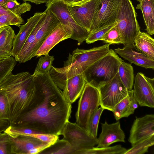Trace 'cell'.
Wrapping results in <instances>:
<instances>
[{"mask_svg": "<svg viewBox=\"0 0 154 154\" xmlns=\"http://www.w3.org/2000/svg\"><path fill=\"white\" fill-rule=\"evenodd\" d=\"M16 35L10 26L0 28V58L11 57L13 43Z\"/></svg>", "mask_w": 154, "mask_h": 154, "instance_id": "cell-22", "label": "cell"}, {"mask_svg": "<svg viewBox=\"0 0 154 154\" xmlns=\"http://www.w3.org/2000/svg\"><path fill=\"white\" fill-rule=\"evenodd\" d=\"M134 45L138 51L154 60V40L149 34L140 31L135 38Z\"/></svg>", "mask_w": 154, "mask_h": 154, "instance_id": "cell-24", "label": "cell"}, {"mask_svg": "<svg viewBox=\"0 0 154 154\" xmlns=\"http://www.w3.org/2000/svg\"><path fill=\"white\" fill-rule=\"evenodd\" d=\"M121 0H101V6L92 23L90 32L116 23Z\"/></svg>", "mask_w": 154, "mask_h": 154, "instance_id": "cell-12", "label": "cell"}, {"mask_svg": "<svg viewBox=\"0 0 154 154\" xmlns=\"http://www.w3.org/2000/svg\"><path fill=\"white\" fill-rule=\"evenodd\" d=\"M71 30L68 26L59 22L45 38L34 55L35 57L49 54L50 50L60 42L71 38Z\"/></svg>", "mask_w": 154, "mask_h": 154, "instance_id": "cell-14", "label": "cell"}, {"mask_svg": "<svg viewBox=\"0 0 154 154\" xmlns=\"http://www.w3.org/2000/svg\"><path fill=\"white\" fill-rule=\"evenodd\" d=\"M116 25L110 29L100 39L107 44H123V38L116 26Z\"/></svg>", "mask_w": 154, "mask_h": 154, "instance_id": "cell-35", "label": "cell"}, {"mask_svg": "<svg viewBox=\"0 0 154 154\" xmlns=\"http://www.w3.org/2000/svg\"><path fill=\"white\" fill-rule=\"evenodd\" d=\"M117 23L116 22L114 24L99 28L90 32L85 40L87 44H91L100 40L107 32Z\"/></svg>", "mask_w": 154, "mask_h": 154, "instance_id": "cell-36", "label": "cell"}, {"mask_svg": "<svg viewBox=\"0 0 154 154\" xmlns=\"http://www.w3.org/2000/svg\"><path fill=\"white\" fill-rule=\"evenodd\" d=\"M0 119L8 120V107L7 101L5 95L0 92Z\"/></svg>", "mask_w": 154, "mask_h": 154, "instance_id": "cell-39", "label": "cell"}, {"mask_svg": "<svg viewBox=\"0 0 154 154\" xmlns=\"http://www.w3.org/2000/svg\"><path fill=\"white\" fill-rule=\"evenodd\" d=\"M104 109L100 106L98 108L91 116L89 121L88 132L93 137L97 138L100 119Z\"/></svg>", "mask_w": 154, "mask_h": 154, "instance_id": "cell-34", "label": "cell"}, {"mask_svg": "<svg viewBox=\"0 0 154 154\" xmlns=\"http://www.w3.org/2000/svg\"><path fill=\"white\" fill-rule=\"evenodd\" d=\"M49 72L34 76L33 94L27 110L11 125L29 128L42 133L61 135L70 117L72 106Z\"/></svg>", "mask_w": 154, "mask_h": 154, "instance_id": "cell-1", "label": "cell"}, {"mask_svg": "<svg viewBox=\"0 0 154 154\" xmlns=\"http://www.w3.org/2000/svg\"><path fill=\"white\" fill-rule=\"evenodd\" d=\"M10 125L8 120L0 119V133L4 131Z\"/></svg>", "mask_w": 154, "mask_h": 154, "instance_id": "cell-42", "label": "cell"}, {"mask_svg": "<svg viewBox=\"0 0 154 154\" xmlns=\"http://www.w3.org/2000/svg\"><path fill=\"white\" fill-rule=\"evenodd\" d=\"M75 151V150L66 140L63 139H58L39 154H74Z\"/></svg>", "mask_w": 154, "mask_h": 154, "instance_id": "cell-27", "label": "cell"}, {"mask_svg": "<svg viewBox=\"0 0 154 154\" xmlns=\"http://www.w3.org/2000/svg\"><path fill=\"white\" fill-rule=\"evenodd\" d=\"M61 135L75 151L90 149L97 144V138L92 137L86 130L76 123H73L69 121L64 126Z\"/></svg>", "mask_w": 154, "mask_h": 154, "instance_id": "cell-9", "label": "cell"}, {"mask_svg": "<svg viewBox=\"0 0 154 154\" xmlns=\"http://www.w3.org/2000/svg\"><path fill=\"white\" fill-rule=\"evenodd\" d=\"M122 60L115 51L109 52L87 68L83 73L86 83L98 88L111 81L118 72Z\"/></svg>", "mask_w": 154, "mask_h": 154, "instance_id": "cell-3", "label": "cell"}, {"mask_svg": "<svg viewBox=\"0 0 154 154\" xmlns=\"http://www.w3.org/2000/svg\"><path fill=\"white\" fill-rule=\"evenodd\" d=\"M3 7L20 16L22 14L30 11L31 8L29 3L24 2L20 4L17 0L9 1Z\"/></svg>", "mask_w": 154, "mask_h": 154, "instance_id": "cell-33", "label": "cell"}, {"mask_svg": "<svg viewBox=\"0 0 154 154\" xmlns=\"http://www.w3.org/2000/svg\"><path fill=\"white\" fill-rule=\"evenodd\" d=\"M11 154H28L31 149L46 143L30 136L11 137Z\"/></svg>", "mask_w": 154, "mask_h": 154, "instance_id": "cell-20", "label": "cell"}, {"mask_svg": "<svg viewBox=\"0 0 154 154\" xmlns=\"http://www.w3.org/2000/svg\"><path fill=\"white\" fill-rule=\"evenodd\" d=\"M154 135V115L136 117L131 126L128 141L132 146L143 139Z\"/></svg>", "mask_w": 154, "mask_h": 154, "instance_id": "cell-13", "label": "cell"}, {"mask_svg": "<svg viewBox=\"0 0 154 154\" xmlns=\"http://www.w3.org/2000/svg\"><path fill=\"white\" fill-rule=\"evenodd\" d=\"M54 59V57L49 54L41 56L33 75L45 74L49 72Z\"/></svg>", "mask_w": 154, "mask_h": 154, "instance_id": "cell-31", "label": "cell"}, {"mask_svg": "<svg viewBox=\"0 0 154 154\" xmlns=\"http://www.w3.org/2000/svg\"><path fill=\"white\" fill-rule=\"evenodd\" d=\"M110 44H107L89 49L77 48L69 54L64 66L61 68L67 75L75 76L82 73L89 66L106 55Z\"/></svg>", "mask_w": 154, "mask_h": 154, "instance_id": "cell-4", "label": "cell"}, {"mask_svg": "<svg viewBox=\"0 0 154 154\" xmlns=\"http://www.w3.org/2000/svg\"><path fill=\"white\" fill-rule=\"evenodd\" d=\"M134 97L141 106L154 107V79L138 72L134 78Z\"/></svg>", "mask_w": 154, "mask_h": 154, "instance_id": "cell-11", "label": "cell"}, {"mask_svg": "<svg viewBox=\"0 0 154 154\" xmlns=\"http://www.w3.org/2000/svg\"><path fill=\"white\" fill-rule=\"evenodd\" d=\"M116 21V26L123 38L124 45H134V40L140 31V27L131 0H121Z\"/></svg>", "mask_w": 154, "mask_h": 154, "instance_id": "cell-5", "label": "cell"}, {"mask_svg": "<svg viewBox=\"0 0 154 154\" xmlns=\"http://www.w3.org/2000/svg\"><path fill=\"white\" fill-rule=\"evenodd\" d=\"M154 144V135L138 142L127 149L124 154H143L147 152L149 147Z\"/></svg>", "mask_w": 154, "mask_h": 154, "instance_id": "cell-29", "label": "cell"}, {"mask_svg": "<svg viewBox=\"0 0 154 154\" xmlns=\"http://www.w3.org/2000/svg\"><path fill=\"white\" fill-rule=\"evenodd\" d=\"M16 63L15 59L13 57L0 58V85L12 73Z\"/></svg>", "mask_w": 154, "mask_h": 154, "instance_id": "cell-30", "label": "cell"}, {"mask_svg": "<svg viewBox=\"0 0 154 154\" xmlns=\"http://www.w3.org/2000/svg\"><path fill=\"white\" fill-rule=\"evenodd\" d=\"M101 6V0H89L79 5L68 6V7L75 22L90 32L93 21Z\"/></svg>", "mask_w": 154, "mask_h": 154, "instance_id": "cell-10", "label": "cell"}, {"mask_svg": "<svg viewBox=\"0 0 154 154\" xmlns=\"http://www.w3.org/2000/svg\"><path fill=\"white\" fill-rule=\"evenodd\" d=\"M46 16L42 26L37 32L34 42L30 48L25 63L34 57V55L52 29L60 22L57 17L47 8Z\"/></svg>", "mask_w": 154, "mask_h": 154, "instance_id": "cell-17", "label": "cell"}, {"mask_svg": "<svg viewBox=\"0 0 154 154\" xmlns=\"http://www.w3.org/2000/svg\"><path fill=\"white\" fill-rule=\"evenodd\" d=\"M138 107V104L133 95V90L130 91L126 97L114 107L112 112L116 121L124 117H128L133 114Z\"/></svg>", "mask_w": 154, "mask_h": 154, "instance_id": "cell-21", "label": "cell"}, {"mask_svg": "<svg viewBox=\"0 0 154 154\" xmlns=\"http://www.w3.org/2000/svg\"><path fill=\"white\" fill-rule=\"evenodd\" d=\"M0 154H11L10 137L4 131L0 133Z\"/></svg>", "mask_w": 154, "mask_h": 154, "instance_id": "cell-37", "label": "cell"}, {"mask_svg": "<svg viewBox=\"0 0 154 154\" xmlns=\"http://www.w3.org/2000/svg\"><path fill=\"white\" fill-rule=\"evenodd\" d=\"M51 145V144L49 143H45L43 144L31 149L29 152L28 154H39L40 152Z\"/></svg>", "mask_w": 154, "mask_h": 154, "instance_id": "cell-40", "label": "cell"}, {"mask_svg": "<svg viewBox=\"0 0 154 154\" xmlns=\"http://www.w3.org/2000/svg\"><path fill=\"white\" fill-rule=\"evenodd\" d=\"M43 14V12L35 13L32 16L27 19L25 24L20 26L18 33L15 36L13 43L12 56L15 59Z\"/></svg>", "mask_w": 154, "mask_h": 154, "instance_id": "cell-19", "label": "cell"}, {"mask_svg": "<svg viewBox=\"0 0 154 154\" xmlns=\"http://www.w3.org/2000/svg\"><path fill=\"white\" fill-rule=\"evenodd\" d=\"M47 11L44 12L41 17L31 32L19 53L15 59L20 63H25V60L29 50L35 40L36 34L42 25L46 16Z\"/></svg>", "mask_w": 154, "mask_h": 154, "instance_id": "cell-25", "label": "cell"}, {"mask_svg": "<svg viewBox=\"0 0 154 154\" xmlns=\"http://www.w3.org/2000/svg\"><path fill=\"white\" fill-rule=\"evenodd\" d=\"M101 125L102 131L97 138L96 147H108L115 143L125 142V134L121 128L119 121L111 124L106 121Z\"/></svg>", "mask_w": 154, "mask_h": 154, "instance_id": "cell-15", "label": "cell"}, {"mask_svg": "<svg viewBox=\"0 0 154 154\" xmlns=\"http://www.w3.org/2000/svg\"><path fill=\"white\" fill-rule=\"evenodd\" d=\"M47 8L57 17L60 22L69 27L72 32L71 38L78 42V45L82 43L88 37L90 32L79 25L72 17L68 7L63 0H52L47 5Z\"/></svg>", "mask_w": 154, "mask_h": 154, "instance_id": "cell-7", "label": "cell"}, {"mask_svg": "<svg viewBox=\"0 0 154 154\" xmlns=\"http://www.w3.org/2000/svg\"><path fill=\"white\" fill-rule=\"evenodd\" d=\"M99 106L98 88L86 83L79 100L75 115L76 123L88 131L90 119Z\"/></svg>", "mask_w": 154, "mask_h": 154, "instance_id": "cell-6", "label": "cell"}, {"mask_svg": "<svg viewBox=\"0 0 154 154\" xmlns=\"http://www.w3.org/2000/svg\"><path fill=\"white\" fill-rule=\"evenodd\" d=\"M25 2H29L32 3H34L36 5L44 3H48L52 0H22Z\"/></svg>", "mask_w": 154, "mask_h": 154, "instance_id": "cell-43", "label": "cell"}, {"mask_svg": "<svg viewBox=\"0 0 154 154\" xmlns=\"http://www.w3.org/2000/svg\"><path fill=\"white\" fill-rule=\"evenodd\" d=\"M23 23L21 16L12 12L0 15V28L11 25L19 27Z\"/></svg>", "mask_w": 154, "mask_h": 154, "instance_id": "cell-32", "label": "cell"}, {"mask_svg": "<svg viewBox=\"0 0 154 154\" xmlns=\"http://www.w3.org/2000/svg\"><path fill=\"white\" fill-rule=\"evenodd\" d=\"M86 83L83 73L68 78L58 86L66 100L72 104L79 97Z\"/></svg>", "mask_w": 154, "mask_h": 154, "instance_id": "cell-16", "label": "cell"}, {"mask_svg": "<svg viewBox=\"0 0 154 154\" xmlns=\"http://www.w3.org/2000/svg\"><path fill=\"white\" fill-rule=\"evenodd\" d=\"M136 8L140 10L149 35L154 34V0H142Z\"/></svg>", "mask_w": 154, "mask_h": 154, "instance_id": "cell-23", "label": "cell"}, {"mask_svg": "<svg viewBox=\"0 0 154 154\" xmlns=\"http://www.w3.org/2000/svg\"><path fill=\"white\" fill-rule=\"evenodd\" d=\"M34 88V76L28 72L12 73L0 85V92L7 101L10 125L14 124L26 112Z\"/></svg>", "mask_w": 154, "mask_h": 154, "instance_id": "cell-2", "label": "cell"}, {"mask_svg": "<svg viewBox=\"0 0 154 154\" xmlns=\"http://www.w3.org/2000/svg\"></svg>", "mask_w": 154, "mask_h": 154, "instance_id": "cell-47", "label": "cell"}, {"mask_svg": "<svg viewBox=\"0 0 154 154\" xmlns=\"http://www.w3.org/2000/svg\"><path fill=\"white\" fill-rule=\"evenodd\" d=\"M138 2H139L140 3L142 1V0H136Z\"/></svg>", "mask_w": 154, "mask_h": 154, "instance_id": "cell-46", "label": "cell"}, {"mask_svg": "<svg viewBox=\"0 0 154 154\" xmlns=\"http://www.w3.org/2000/svg\"><path fill=\"white\" fill-rule=\"evenodd\" d=\"M118 73L122 84L128 91L132 89L134 83V75L131 64L121 61L119 66Z\"/></svg>", "mask_w": 154, "mask_h": 154, "instance_id": "cell-26", "label": "cell"}, {"mask_svg": "<svg viewBox=\"0 0 154 154\" xmlns=\"http://www.w3.org/2000/svg\"><path fill=\"white\" fill-rule=\"evenodd\" d=\"M22 135L33 137L43 142L49 143L51 145L53 144L59 139L58 135L44 133L33 134H26Z\"/></svg>", "mask_w": 154, "mask_h": 154, "instance_id": "cell-38", "label": "cell"}, {"mask_svg": "<svg viewBox=\"0 0 154 154\" xmlns=\"http://www.w3.org/2000/svg\"><path fill=\"white\" fill-rule=\"evenodd\" d=\"M98 88L100 106L112 112L116 105L126 97L130 91L122 84L118 72L111 81Z\"/></svg>", "mask_w": 154, "mask_h": 154, "instance_id": "cell-8", "label": "cell"}, {"mask_svg": "<svg viewBox=\"0 0 154 154\" xmlns=\"http://www.w3.org/2000/svg\"><path fill=\"white\" fill-rule=\"evenodd\" d=\"M10 0H0V5L3 6L6 3Z\"/></svg>", "mask_w": 154, "mask_h": 154, "instance_id": "cell-45", "label": "cell"}, {"mask_svg": "<svg viewBox=\"0 0 154 154\" xmlns=\"http://www.w3.org/2000/svg\"><path fill=\"white\" fill-rule=\"evenodd\" d=\"M127 149L120 145L112 146L93 147L75 151L74 154H124Z\"/></svg>", "mask_w": 154, "mask_h": 154, "instance_id": "cell-28", "label": "cell"}, {"mask_svg": "<svg viewBox=\"0 0 154 154\" xmlns=\"http://www.w3.org/2000/svg\"><path fill=\"white\" fill-rule=\"evenodd\" d=\"M115 52L131 63L146 69H154V60L138 51L134 45L124 46L115 49Z\"/></svg>", "mask_w": 154, "mask_h": 154, "instance_id": "cell-18", "label": "cell"}, {"mask_svg": "<svg viewBox=\"0 0 154 154\" xmlns=\"http://www.w3.org/2000/svg\"><path fill=\"white\" fill-rule=\"evenodd\" d=\"M88 0H63L65 4L70 6L79 5Z\"/></svg>", "mask_w": 154, "mask_h": 154, "instance_id": "cell-41", "label": "cell"}, {"mask_svg": "<svg viewBox=\"0 0 154 154\" xmlns=\"http://www.w3.org/2000/svg\"><path fill=\"white\" fill-rule=\"evenodd\" d=\"M10 12L11 11L0 5V15Z\"/></svg>", "mask_w": 154, "mask_h": 154, "instance_id": "cell-44", "label": "cell"}]
</instances>
